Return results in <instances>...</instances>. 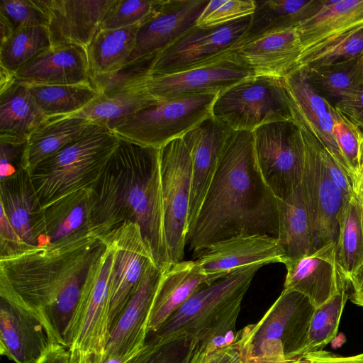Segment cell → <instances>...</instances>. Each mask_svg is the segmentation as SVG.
Listing matches in <instances>:
<instances>
[{
    "label": "cell",
    "mask_w": 363,
    "mask_h": 363,
    "mask_svg": "<svg viewBox=\"0 0 363 363\" xmlns=\"http://www.w3.org/2000/svg\"><path fill=\"white\" fill-rule=\"evenodd\" d=\"M107 234L92 226L48 246L0 257V296L33 314L54 343L67 347V330Z\"/></svg>",
    "instance_id": "1"
},
{
    "label": "cell",
    "mask_w": 363,
    "mask_h": 363,
    "mask_svg": "<svg viewBox=\"0 0 363 363\" xmlns=\"http://www.w3.org/2000/svg\"><path fill=\"white\" fill-rule=\"evenodd\" d=\"M252 235L278 238V199L260 171L252 131H232L188 228L186 247L194 254L215 242Z\"/></svg>",
    "instance_id": "2"
},
{
    "label": "cell",
    "mask_w": 363,
    "mask_h": 363,
    "mask_svg": "<svg viewBox=\"0 0 363 363\" xmlns=\"http://www.w3.org/2000/svg\"><path fill=\"white\" fill-rule=\"evenodd\" d=\"M92 189L91 225L108 233L125 222L137 224L156 264L163 272L167 271L171 265L164 230L160 149L119 138Z\"/></svg>",
    "instance_id": "3"
},
{
    "label": "cell",
    "mask_w": 363,
    "mask_h": 363,
    "mask_svg": "<svg viewBox=\"0 0 363 363\" xmlns=\"http://www.w3.org/2000/svg\"><path fill=\"white\" fill-rule=\"evenodd\" d=\"M263 266H247L202 286L146 341L186 340L205 348L214 338L236 333L242 300Z\"/></svg>",
    "instance_id": "4"
},
{
    "label": "cell",
    "mask_w": 363,
    "mask_h": 363,
    "mask_svg": "<svg viewBox=\"0 0 363 363\" xmlns=\"http://www.w3.org/2000/svg\"><path fill=\"white\" fill-rule=\"evenodd\" d=\"M118 140L113 131L94 124L84 135L37 164L30 174L40 205L75 191L92 189Z\"/></svg>",
    "instance_id": "5"
},
{
    "label": "cell",
    "mask_w": 363,
    "mask_h": 363,
    "mask_svg": "<svg viewBox=\"0 0 363 363\" xmlns=\"http://www.w3.org/2000/svg\"><path fill=\"white\" fill-rule=\"evenodd\" d=\"M315 308L305 295L283 289L257 323L237 332L242 360L291 357L303 344Z\"/></svg>",
    "instance_id": "6"
},
{
    "label": "cell",
    "mask_w": 363,
    "mask_h": 363,
    "mask_svg": "<svg viewBox=\"0 0 363 363\" xmlns=\"http://www.w3.org/2000/svg\"><path fill=\"white\" fill-rule=\"evenodd\" d=\"M218 94H201L155 99L128 116L113 131L121 138L143 146L160 149L212 115Z\"/></svg>",
    "instance_id": "7"
},
{
    "label": "cell",
    "mask_w": 363,
    "mask_h": 363,
    "mask_svg": "<svg viewBox=\"0 0 363 363\" xmlns=\"http://www.w3.org/2000/svg\"><path fill=\"white\" fill-rule=\"evenodd\" d=\"M106 247L91 267L65 335L70 351L95 357L105 352L110 335L109 281L116 245L106 235Z\"/></svg>",
    "instance_id": "8"
},
{
    "label": "cell",
    "mask_w": 363,
    "mask_h": 363,
    "mask_svg": "<svg viewBox=\"0 0 363 363\" xmlns=\"http://www.w3.org/2000/svg\"><path fill=\"white\" fill-rule=\"evenodd\" d=\"M212 116L232 130L253 131L271 122L294 120L284 79L255 75L218 94Z\"/></svg>",
    "instance_id": "9"
},
{
    "label": "cell",
    "mask_w": 363,
    "mask_h": 363,
    "mask_svg": "<svg viewBox=\"0 0 363 363\" xmlns=\"http://www.w3.org/2000/svg\"><path fill=\"white\" fill-rule=\"evenodd\" d=\"M301 136L300 186L308 211L315 250L335 242L337 215L344 196L333 180L320 152L318 140L296 118Z\"/></svg>",
    "instance_id": "10"
},
{
    "label": "cell",
    "mask_w": 363,
    "mask_h": 363,
    "mask_svg": "<svg viewBox=\"0 0 363 363\" xmlns=\"http://www.w3.org/2000/svg\"><path fill=\"white\" fill-rule=\"evenodd\" d=\"M164 230L170 265L183 260L188 231L192 162L183 140L160 149Z\"/></svg>",
    "instance_id": "11"
},
{
    "label": "cell",
    "mask_w": 363,
    "mask_h": 363,
    "mask_svg": "<svg viewBox=\"0 0 363 363\" xmlns=\"http://www.w3.org/2000/svg\"><path fill=\"white\" fill-rule=\"evenodd\" d=\"M251 18L216 26H194L157 55L150 74L182 72L227 55L245 38Z\"/></svg>",
    "instance_id": "12"
},
{
    "label": "cell",
    "mask_w": 363,
    "mask_h": 363,
    "mask_svg": "<svg viewBox=\"0 0 363 363\" xmlns=\"http://www.w3.org/2000/svg\"><path fill=\"white\" fill-rule=\"evenodd\" d=\"M255 154L262 176L277 198L288 197L299 185L301 136L294 120L263 124L253 131Z\"/></svg>",
    "instance_id": "13"
},
{
    "label": "cell",
    "mask_w": 363,
    "mask_h": 363,
    "mask_svg": "<svg viewBox=\"0 0 363 363\" xmlns=\"http://www.w3.org/2000/svg\"><path fill=\"white\" fill-rule=\"evenodd\" d=\"M255 76L234 51L212 62L169 74H147L135 82L157 100L201 94H218Z\"/></svg>",
    "instance_id": "14"
},
{
    "label": "cell",
    "mask_w": 363,
    "mask_h": 363,
    "mask_svg": "<svg viewBox=\"0 0 363 363\" xmlns=\"http://www.w3.org/2000/svg\"><path fill=\"white\" fill-rule=\"evenodd\" d=\"M108 235L116 245L109 281V323L111 330L147 268L155 261L137 224L123 223Z\"/></svg>",
    "instance_id": "15"
},
{
    "label": "cell",
    "mask_w": 363,
    "mask_h": 363,
    "mask_svg": "<svg viewBox=\"0 0 363 363\" xmlns=\"http://www.w3.org/2000/svg\"><path fill=\"white\" fill-rule=\"evenodd\" d=\"M208 284L252 264L283 262L284 252L277 238L236 236L211 244L193 255Z\"/></svg>",
    "instance_id": "16"
},
{
    "label": "cell",
    "mask_w": 363,
    "mask_h": 363,
    "mask_svg": "<svg viewBox=\"0 0 363 363\" xmlns=\"http://www.w3.org/2000/svg\"><path fill=\"white\" fill-rule=\"evenodd\" d=\"M208 0H160L150 18L138 27L126 64L157 55L196 25Z\"/></svg>",
    "instance_id": "17"
},
{
    "label": "cell",
    "mask_w": 363,
    "mask_h": 363,
    "mask_svg": "<svg viewBox=\"0 0 363 363\" xmlns=\"http://www.w3.org/2000/svg\"><path fill=\"white\" fill-rule=\"evenodd\" d=\"M299 66L309 57L363 30V0L323 1L320 11L296 27Z\"/></svg>",
    "instance_id": "18"
},
{
    "label": "cell",
    "mask_w": 363,
    "mask_h": 363,
    "mask_svg": "<svg viewBox=\"0 0 363 363\" xmlns=\"http://www.w3.org/2000/svg\"><path fill=\"white\" fill-rule=\"evenodd\" d=\"M286 269L284 289L305 295L315 308L335 295L347 284L336 262L335 242L293 258H285Z\"/></svg>",
    "instance_id": "19"
},
{
    "label": "cell",
    "mask_w": 363,
    "mask_h": 363,
    "mask_svg": "<svg viewBox=\"0 0 363 363\" xmlns=\"http://www.w3.org/2000/svg\"><path fill=\"white\" fill-rule=\"evenodd\" d=\"M232 130L212 115L183 135L192 162L188 228L195 219Z\"/></svg>",
    "instance_id": "20"
},
{
    "label": "cell",
    "mask_w": 363,
    "mask_h": 363,
    "mask_svg": "<svg viewBox=\"0 0 363 363\" xmlns=\"http://www.w3.org/2000/svg\"><path fill=\"white\" fill-rule=\"evenodd\" d=\"M163 272L155 263L145 272L140 282L111 330L106 354H135L147 338V323Z\"/></svg>",
    "instance_id": "21"
},
{
    "label": "cell",
    "mask_w": 363,
    "mask_h": 363,
    "mask_svg": "<svg viewBox=\"0 0 363 363\" xmlns=\"http://www.w3.org/2000/svg\"><path fill=\"white\" fill-rule=\"evenodd\" d=\"M233 51L255 75L284 79L299 67L301 43L296 27L242 40Z\"/></svg>",
    "instance_id": "22"
},
{
    "label": "cell",
    "mask_w": 363,
    "mask_h": 363,
    "mask_svg": "<svg viewBox=\"0 0 363 363\" xmlns=\"http://www.w3.org/2000/svg\"><path fill=\"white\" fill-rule=\"evenodd\" d=\"M55 344L33 314L1 298L0 353L14 363H36Z\"/></svg>",
    "instance_id": "23"
},
{
    "label": "cell",
    "mask_w": 363,
    "mask_h": 363,
    "mask_svg": "<svg viewBox=\"0 0 363 363\" xmlns=\"http://www.w3.org/2000/svg\"><path fill=\"white\" fill-rule=\"evenodd\" d=\"M114 0H43L52 47L87 48Z\"/></svg>",
    "instance_id": "24"
},
{
    "label": "cell",
    "mask_w": 363,
    "mask_h": 363,
    "mask_svg": "<svg viewBox=\"0 0 363 363\" xmlns=\"http://www.w3.org/2000/svg\"><path fill=\"white\" fill-rule=\"evenodd\" d=\"M93 189L65 194L43 206L34 223L37 247H45L92 227Z\"/></svg>",
    "instance_id": "25"
},
{
    "label": "cell",
    "mask_w": 363,
    "mask_h": 363,
    "mask_svg": "<svg viewBox=\"0 0 363 363\" xmlns=\"http://www.w3.org/2000/svg\"><path fill=\"white\" fill-rule=\"evenodd\" d=\"M14 73L29 84H91L87 50L77 45L51 47Z\"/></svg>",
    "instance_id": "26"
},
{
    "label": "cell",
    "mask_w": 363,
    "mask_h": 363,
    "mask_svg": "<svg viewBox=\"0 0 363 363\" xmlns=\"http://www.w3.org/2000/svg\"><path fill=\"white\" fill-rule=\"evenodd\" d=\"M283 79L293 117L298 119L329 150L342 167L333 134L335 107L315 90L304 68L298 67Z\"/></svg>",
    "instance_id": "27"
},
{
    "label": "cell",
    "mask_w": 363,
    "mask_h": 363,
    "mask_svg": "<svg viewBox=\"0 0 363 363\" xmlns=\"http://www.w3.org/2000/svg\"><path fill=\"white\" fill-rule=\"evenodd\" d=\"M205 284H208L206 277L194 259L182 260L163 272L150 312L147 336Z\"/></svg>",
    "instance_id": "28"
},
{
    "label": "cell",
    "mask_w": 363,
    "mask_h": 363,
    "mask_svg": "<svg viewBox=\"0 0 363 363\" xmlns=\"http://www.w3.org/2000/svg\"><path fill=\"white\" fill-rule=\"evenodd\" d=\"M0 206L26 250L37 247L33 228L42 206L30 172L23 169L0 180Z\"/></svg>",
    "instance_id": "29"
},
{
    "label": "cell",
    "mask_w": 363,
    "mask_h": 363,
    "mask_svg": "<svg viewBox=\"0 0 363 363\" xmlns=\"http://www.w3.org/2000/svg\"><path fill=\"white\" fill-rule=\"evenodd\" d=\"M50 118L39 109L25 83L16 80L0 92V138L28 140Z\"/></svg>",
    "instance_id": "30"
},
{
    "label": "cell",
    "mask_w": 363,
    "mask_h": 363,
    "mask_svg": "<svg viewBox=\"0 0 363 363\" xmlns=\"http://www.w3.org/2000/svg\"><path fill=\"white\" fill-rule=\"evenodd\" d=\"M88 120L69 116L50 117L28 138L26 169L30 172L42 161L75 140L91 128Z\"/></svg>",
    "instance_id": "31"
},
{
    "label": "cell",
    "mask_w": 363,
    "mask_h": 363,
    "mask_svg": "<svg viewBox=\"0 0 363 363\" xmlns=\"http://www.w3.org/2000/svg\"><path fill=\"white\" fill-rule=\"evenodd\" d=\"M155 99L140 84L135 83L111 92L99 94L86 107L69 116L88 120L113 131L123 119Z\"/></svg>",
    "instance_id": "32"
},
{
    "label": "cell",
    "mask_w": 363,
    "mask_h": 363,
    "mask_svg": "<svg viewBox=\"0 0 363 363\" xmlns=\"http://www.w3.org/2000/svg\"><path fill=\"white\" fill-rule=\"evenodd\" d=\"M278 205L279 235L277 239L284 252V259L314 251L308 211L300 184L288 197L278 199Z\"/></svg>",
    "instance_id": "33"
},
{
    "label": "cell",
    "mask_w": 363,
    "mask_h": 363,
    "mask_svg": "<svg viewBox=\"0 0 363 363\" xmlns=\"http://www.w3.org/2000/svg\"><path fill=\"white\" fill-rule=\"evenodd\" d=\"M335 256L339 272L350 283L363 264V223L358 202L344 199L337 215Z\"/></svg>",
    "instance_id": "34"
},
{
    "label": "cell",
    "mask_w": 363,
    "mask_h": 363,
    "mask_svg": "<svg viewBox=\"0 0 363 363\" xmlns=\"http://www.w3.org/2000/svg\"><path fill=\"white\" fill-rule=\"evenodd\" d=\"M323 1L268 0L256 1L250 25L243 40L274 30L296 27L317 13Z\"/></svg>",
    "instance_id": "35"
},
{
    "label": "cell",
    "mask_w": 363,
    "mask_h": 363,
    "mask_svg": "<svg viewBox=\"0 0 363 363\" xmlns=\"http://www.w3.org/2000/svg\"><path fill=\"white\" fill-rule=\"evenodd\" d=\"M139 26L98 31L86 48L90 78L116 72L126 64Z\"/></svg>",
    "instance_id": "36"
},
{
    "label": "cell",
    "mask_w": 363,
    "mask_h": 363,
    "mask_svg": "<svg viewBox=\"0 0 363 363\" xmlns=\"http://www.w3.org/2000/svg\"><path fill=\"white\" fill-rule=\"evenodd\" d=\"M26 84L39 109L48 117L74 114L99 95L91 84Z\"/></svg>",
    "instance_id": "37"
},
{
    "label": "cell",
    "mask_w": 363,
    "mask_h": 363,
    "mask_svg": "<svg viewBox=\"0 0 363 363\" xmlns=\"http://www.w3.org/2000/svg\"><path fill=\"white\" fill-rule=\"evenodd\" d=\"M347 298L345 284L335 295L315 308L303 344L291 357L322 350L335 337Z\"/></svg>",
    "instance_id": "38"
},
{
    "label": "cell",
    "mask_w": 363,
    "mask_h": 363,
    "mask_svg": "<svg viewBox=\"0 0 363 363\" xmlns=\"http://www.w3.org/2000/svg\"><path fill=\"white\" fill-rule=\"evenodd\" d=\"M51 47L48 26L21 28L1 43L0 65L15 72Z\"/></svg>",
    "instance_id": "39"
},
{
    "label": "cell",
    "mask_w": 363,
    "mask_h": 363,
    "mask_svg": "<svg viewBox=\"0 0 363 363\" xmlns=\"http://www.w3.org/2000/svg\"><path fill=\"white\" fill-rule=\"evenodd\" d=\"M303 68L313 86H315L328 96L338 99L350 89L363 83L359 58Z\"/></svg>",
    "instance_id": "40"
},
{
    "label": "cell",
    "mask_w": 363,
    "mask_h": 363,
    "mask_svg": "<svg viewBox=\"0 0 363 363\" xmlns=\"http://www.w3.org/2000/svg\"><path fill=\"white\" fill-rule=\"evenodd\" d=\"M333 138L342 167L352 182L363 167V130L335 108Z\"/></svg>",
    "instance_id": "41"
},
{
    "label": "cell",
    "mask_w": 363,
    "mask_h": 363,
    "mask_svg": "<svg viewBox=\"0 0 363 363\" xmlns=\"http://www.w3.org/2000/svg\"><path fill=\"white\" fill-rule=\"evenodd\" d=\"M160 0H114L106 11L100 29L140 26L155 12Z\"/></svg>",
    "instance_id": "42"
},
{
    "label": "cell",
    "mask_w": 363,
    "mask_h": 363,
    "mask_svg": "<svg viewBox=\"0 0 363 363\" xmlns=\"http://www.w3.org/2000/svg\"><path fill=\"white\" fill-rule=\"evenodd\" d=\"M0 16L10 23L14 32L28 26H48L49 23L43 0H1Z\"/></svg>",
    "instance_id": "43"
},
{
    "label": "cell",
    "mask_w": 363,
    "mask_h": 363,
    "mask_svg": "<svg viewBox=\"0 0 363 363\" xmlns=\"http://www.w3.org/2000/svg\"><path fill=\"white\" fill-rule=\"evenodd\" d=\"M197 346L186 340L162 344L146 341L140 352L128 363H189Z\"/></svg>",
    "instance_id": "44"
},
{
    "label": "cell",
    "mask_w": 363,
    "mask_h": 363,
    "mask_svg": "<svg viewBox=\"0 0 363 363\" xmlns=\"http://www.w3.org/2000/svg\"><path fill=\"white\" fill-rule=\"evenodd\" d=\"M157 55L125 64L116 72L91 77V85L99 94H106L133 84L150 74Z\"/></svg>",
    "instance_id": "45"
},
{
    "label": "cell",
    "mask_w": 363,
    "mask_h": 363,
    "mask_svg": "<svg viewBox=\"0 0 363 363\" xmlns=\"http://www.w3.org/2000/svg\"><path fill=\"white\" fill-rule=\"evenodd\" d=\"M256 8L254 0H211L199 16L196 26L223 25L252 16Z\"/></svg>",
    "instance_id": "46"
},
{
    "label": "cell",
    "mask_w": 363,
    "mask_h": 363,
    "mask_svg": "<svg viewBox=\"0 0 363 363\" xmlns=\"http://www.w3.org/2000/svg\"><path fill=\"white\" fill-rule=\"evenodd\" d=\"M363 53V30L306 60L299 67L331 65L359 58Z\"/></svg>",
    "instance_id": "47"
},
{
    "label": "cell",
    "mask_w": 363,
    "mask_h": 363,
    "mask_svg": "<svg viewBox=\"0 0 363 363\" xmlns=\"http://www.w3.org/2000/svg\"><path fill=\"white\" fill-rule=\"evenodd\" d=\"M28 140L0 138V180L26 169Z\"/></svg>",
    "instance_id": "48"
},
{
    "label": "cell",
    "mask_w": 363,
    "mask_h": 363,
    "mask_svg": "<svg viewBox=\"0 0 363 363\" xmlns=\"http://www.w3.org/2000/svg\"><path fill=\"white\" fill-rule=\"evenodd\" d=\"M335 108L363 128V83L343 94Z\"/></svg>",
    "instance_id": "49"
},
{
    "label": "cell",
    "mask_w": 363,
    "mask_h": 363,
    "mask_svg": "<svg viewBox=\"0 0 363 363\" xmlns=\"http://www.w3.org/2000/svg\"><path fill=\"white\" fill-rule=\"evenodd\" d=\"M189 363H242V359L235 344L216 350L198 345Z\"/></svg>",
    "instance_id": "50"
},
{
    "label": "cell",
    "mask_w": 363,
    "mask_h": 363,
    "mask_svg": "<svg viewBox=\"0 0 363 363\" xmlns=\"http://www.w3.org/2000/svg\"><path fill=\"white\" fill-rule=\"evenodd\" d=\"M26 248L10 223L6 213H0V257L11 255Z\"/></svg>",
    "instance_id": "51"
},
{
    "label": "cell",
    "mask_w": 363,
    "mask_h": 363,
    "mask_svg": "<svg viewBox=\"0 0 363 363\" xmlns=\"http://www.w3.org/2000/svg\"><path fill=\"white\" fill-rule=\"evenodd\" d=\"M302 357H306L310 363H363V353L343 357L322 350L308 353Z\"/></svg>",
    "instance_id": "52"
},
{
    "label": "cell",
    "mask_w": 363,
    "mask_h": 363,
    "mask_svg": "<svg viewBox=\"0 0 363 363\" xmlns=\"http://www.w3.org/2000/svg\"><path fill=\"white\" fill-rule=\"evenodd\" d=\"M69 359L68 347L53 344L36 363H69Z\"/></svg>",
    "instance_id": "53"
},
{
    "label": "cell",
    "mask_w": 363,
    "mask_h": 363,
    "mask_svg": "<svg viewBox=\"0 0 363 363\" xmlns=\"http://www.w3.org/2000/svg\"><path fill=\"white\" fill-rule=\"evenodd\" d=\"M350 283L352 286L351 301L363 307V264L354 274Z\"/></svg>",
    "instance_id": "54"
},
{
    "label": "cell",
    "mask_w": 363,
    "mask_h": 363,
    "mask_svg": "<svg viewBox=\"0 0 363 363\" xmlns=\"http://www.w3.org/2000/svg\"><path fill=\"white\" fill-rule=\"evenodd\" d=\"M242 363H310L304 357H287L280 359H250L242 361Z\"/></svg>",
    "instance_id": "55"
},
{
    "label": "cell",
    "mask_w": 363,
    "mask_h": 363,
    "mask_svg": "<svg viewBox=\"0 0 363 363\" xmlns=\"http://www.w3.org/2000/svg\"><path fill=\"white\" fill-rule=\"evenodd\" d=\"M353 193L361 210L363 223V167L353 182Z\"/></svg>",
    "instance_id": "56"
},
{
    "label": "cell",
    "mask_w": 363,
    "mask_h": 363,
    "mask_svg": "<svg viewBox=\"0 0 363 363\" xmlns=\"http://www.w3.org/2000/svg\"><path fill=\"white\" fill-rule=\"evenodd\" d=\"M15 73L0 65V92L4 91L16 81Z\"/></svg>",
    "instance_id": "57"
},
{
    "label": "cell",
    "mask_w": 363,
    "mask_h": 363,
    "mask_svg": "<svg viewBox=\"0 0 363 363\" xmlns=\"http://www.w3.org/2000/svg\"><path fill=\"white\" fill-rule=\"evenodd\" d=\"M69 363H88V357L77 351H69Z\"/></svg>",
    "instance_id": "58"
},
{
    "label": "cell",
    "mask_w": 363,
    "mask_h": 363,
    "mask_svg": "<svg viewBox=\"0 0 363 363\" xmlns=\"http://www.w3.org/2000/svg\"><path fill=\"white\" fill-rule=\"evenodd\" d=\"M359 69L363 74V53L359 57Z\"/></svg>",
    "instance_id": "59"
}]
</instances>
